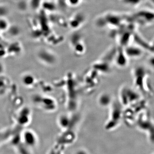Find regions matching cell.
Instances as JSON below:
<instances>
[{
  "mask_svg": "<svg viewBox=\"0 0 154 154\" xmlns=\"http://www.w3.org/2000/svg\"><path fill=\"white\" fill-rule=\"evenodd\" d=\"M8 11L5 7H0V17H4L8 14Z\"/></svg>",
  "mask_w": 154,
  "mask_h": 154,
  "instance_id": "8",
  "label": "cell"
},
{
  "mask_svg": "<svg viewBox=\"0 0 154 154\" xmlns=\"http://www.w3.org/2000/svg\"><path fill=\"white\" fill-rule=\"evenodd\" d=\"M8 27V23L5 20L3 19H0V30H5Z\"/></svg>",
  "mask_w": 154,
  "mask_h": 154,
  "instance_id": "6",
  "label": "cell"
},
{
  "mask_svg": "<svg viewBox=\"0 0 154 154\" xmlns=\"http://www.w3.org/2000/svg\"><path fill=\"white\" fill-rule=\"evenodd\" d=\"M120 94V102L124 105L133 104L140 99V96L135 91L128 88L122 89Z\"/></svg>",
  "mask_w": 154,
  "mask_h": 154,
  "instance_id": "2",
  "label": "cell"
},
{
  "mask_svg": "<svg viewBox=\"0 0 154 154\" xmlns=\"http://www.w3.org/2000/svg\"><path fill=\"white\" fill-rule=\"evenodd\" d=\"M110 112V116L106 128H113L119 124L123 117V112L122 111V105L120 102H114Z\"/></svg>",
  "mask_w": 154,
  "mask_h": 154,
  "instance_id": "1",
  "label": "cell"
},
{
  "mask_svg": "<svg viewBox=\"0 0 154 154\" xmlns=\"http://www.w3.org/2000/svg\"><path fill=\"white\" fill-rule=\"evenodd\" d=\"M22 141L24 144L28 147L35 146L37 143V138L33 132L30 131H25L22 136Z\"/></svg>",
  "mask_w": 154,
  "mask_h": 154,
  "instance_id": "3",
  "label": "cell"
},
{
  "mask_svg": "<svg viewBox=\"0 0 154 154\" xmlns=\"http://www.w3.org/2000/svg\"><path fill=\"white\" fill-rule=\"evenodd\" d=\"M19 33V30L18 28H16V27H12L11 28V31H10V33H11L13 35H17Z\"/></svg>",
  "mask_w": 154,
  "mask_h": 154,
  "instance_id": "10",
  "label": "cell"
},
{
  "mask_svg": "<svg viewBox=\"0 0 154 154\" xmlns=\"http://www.w3.org/2000/svg\"><path fill=\"white\" fill-rule=\"evenodd\" d=\"M45 8L47 9L48 10L52 11L54 8V7L53 5L51 4V3H45L44 5Z\"/></svg>",
  "mask_w": 154,
  "mask_h": 154,
  "instance_id": "9",
  "label": "cell"
},
{
  "mask_svg": "<svg viewBox=\"0 0 154 154\" xmlns=\"http://www.w3.org/2000/svg\"><path fill=\"white\" fill-rule=\"evenodd\" d=\"M77 154H87V153L84 151H80L77 153Z\"/></svg>",
  "mask_w": 154,
  "mask_h": 154,
  "instance_id": "11",
  "label": "cell"
},
{
  "mask_svg": "<svg viewBox=\"0 0 154 154\" xmlns=\"http://www.w3.org/2000/svg\"><path fill=\"white\" fill-rule=\"evenodd\" d=\"M30 6L33 9H36L39 8L41 4V0H31Z\"/></svg>",
  "mask_w": 154,
  "mask_h": 154,
  "instance_id": "7",
  "label": "cell"
},
{
  "mask_svg": "<svg viewBox=\"0 0 154 154\" xmlns=\"http://www.w3.org/2000/svg\"><path fill=\"white\" fill-rule=\"evenodd\" d=\"M123 49L128 58L129 57L134 58L140 57L143 53L141 48L135 46H129L128 45Z\"/></svg>",
  "mask_w": 154,
  "mask_h": 154,
  "instance_id": "4",
  "label": "cell"
},
{
  "mask_svg": "<svg viewBox=\"0 0 154 154\" xmlns=\"http://www.w3.org/2000/svg\"><path fill=\"white\" fill-rule=\"evenodd\" d=\"M99 101L100 105L102 106H106L110 102V98L107 94H102L99 97Z\"/></svg>",
  "mask_w": 154,
  "mask_h": 154,
  "instance_id": "5",
  "label": "cell"
}]
</instances>
